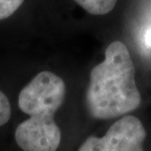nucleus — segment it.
<instances>
[{
    "label": "nucleus",
    "instance_id": "obj_1",
    "mask_svg": "<svg viewBox=\"0 0 151 151\" xmlns=\"http://www.w3.org/2000/svg\"><path fill=\"white\" fill-rule=\"evenodd\" d=\"M84 101L88 114L97 120L124 116L140 106L135 67L123 42L109 44L104 60L91 70Z\"/></svg>",
    "mask_w": 151,
    "mask_h": 151
},
{
    "label": "nucleus",
    "instance_id": "obj_2",
    "mask_svg": "<svg viewBox=\"0 0 151 151\" xmlns=\"http://www.w3.org/2000/svg\"><path fill=\"white\" fill-rule=\"evenodd\" d=\"M66 97L64 80L49 70L38 73L22 88L18 108L28 119L15 129V141L22 151H56L62 132L55 114Z\"/></svg>",
    "mask_w": 151,
    "mask_h": 151
},
{
    "label": "nucleus",
    "instance_id": "obj_3",
    "mask_svg": "<svg viewBox=\"0 0 151 151\" xmlns=\"http://www.w3.org/2000/svg\"><path fill=\"white\" fill-rule=\"evenodd\" d=\"M146 138L141 120L128 114L115 121L103 137H87L77 151H145Z\"/></svg>",
    "mask_w": 151,
    "mask_h": 151
},
{
    "label": "nucleus",
    "instance_id": "obj_4",
    "mask_svg": "<svg viewBox=\"0 0 151 151\" xmlns=\"http://www.w3.org/2000/svg\"><path fill=\"white\" fill-rule=\"evenodd\" d=\"M85 10L95 16L106 15L114 9L118 0H74Z\"/></svg>",
    "mask_w": 151,
    "mask_h": 151
},
{
    "label": "nucleus",
    "instance_id": "obj_5",
    "mask_svg": "<svg viewBox=\"0 0 151 151\" xmlns=\"http://www.w3.org/2000/svg\"><path fill=\"white\" fill-rule=\"evenodd\" d=\"M25 0H0V20L14 15Z\"/></svg>",
    "mask_w": 151,
    "mask_h": 151
},
{
    "label": "nucleus",
    "instance_id": "obj_6",
    "mask_svg": "<svg viewBox=\"0 0 151 151\" xmlns=\"http://www.w3.org/2000/svg\"><path fill=\"white\" fill-rule=\"evenodd\" d=\"M11 104L5 93L0 91V127L9 122L11 118Z\"/></svg>",
    "mask_w": 151,
    "mask_h": 151
}]
</instances>
